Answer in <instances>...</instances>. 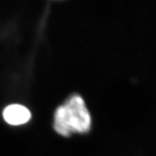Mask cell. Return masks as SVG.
<instances>
[{"label":"cell","instance_id":"obj_1","mask_svg":"<svg viewBox=\"0 0 156 156\" xmlns=\"http://www.w3.org/2000/svg\"><path fill=\"white\" fill-rule=\"evenodd\" d=\"M92 116L84 99L78 94L71 95L65 103L56 108L54 128L60 135L87 134L91 130Z\"/></svg>","mask_w":156,"mask_h":156},{"label":"cell","instance_id":"obj_2","mask_svg":"<svg viewBox=\"0 0 156 156\" xmlns=\"http://www.w3.org/2000/svg\"><path fill=\"white\" fill-rule=\"evenodd\" d=\"M3 117L5 122L11 125H21L30 119L31 114L26 107L19 104L8 106L4 110Z\"/></svg>","mask_w":156,"mask_h":156}]
</instances>
